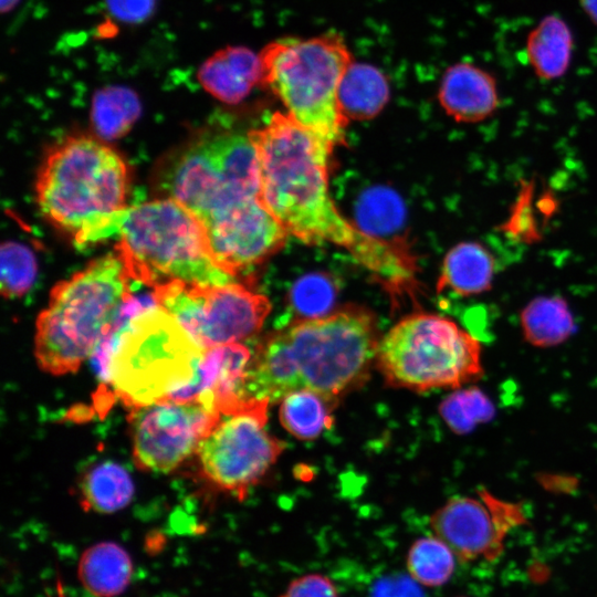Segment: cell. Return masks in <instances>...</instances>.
Returning a JSON list of instances; mask_svg holds the SVG:
<instances>
[{"mask_svg":"<svg viewBox=\"0 0 597 597\" xmlns=\"http://www.w3.org/2000/svg\"><path fill=\"white\" fill-rule=\"evenodd\" d=\"M248 136L258 157L261 200L287 233L345 248L390 285L410 280L412 265L404 253L350 224L335 207L327 185L331 144L280 112Z\"/></svg>","mask_w":597,"mask_h":597,"instance_id":"6da1fadb","label":"cell"},{"mask_svg":"<svg viewBox=\"0 0 597 597\" xmlns=\"http://www.w3.org/2000/svg\"><path fill=\"white\" fill-rule=\"evenodd\" d=\"M161 187L202 224L217 263L234 275L285 241L286 230L263 205L259 163L249 136H202L170 160Z\"/></svg>","mask_w":597,"mask_h":597,"instance_id":"7a4b0ae2","label":"cell"},{"mask_svg":"<svg viewBox=\"0 0 597 597\" xmlns=\"http://www.w3.org/2000/svg\"><path fill=\"white\" fill-rule=\"evenodd\" d=\"M378 343L374 318L363 310L294 321L258 344L242 395L273 402L310 389L337 404L368 378Z\"/></svg>","mask_w":597,"mask_h":597,"instance_id":"3957f363","label":"cell"},{"mask_svg":"<svg viewBox=\"0 0 597 597\" xmlns=\"http://www.w3.org/2000/svg\"><path fill=\"white\" fill-rule=\"evenodd\" d=\"M133 282L115 253L56 284L35 323L39 367L54 376L75 373L100 352L136 312L132 311Z\"/></svg>","mask_w":597,"mask_h":597,"instance_id":"277c9868","label":"cell"},{"mask_svg":"<svg viewBox=\"0 0 597 597\" xmlns=\"http://www.w3.org/2000/svg\"><path fill=\"white\" fill-rule=\"evenodd\" d=\"M128 170L101 140L71 136L46 155L35 191L42 214L77 244L115 235L127 209Z\"/></svg>","mask_w":597,"mask_h":597,"instance_id":"5b68a950","label":"cell"},{"mask_svg":"<svg viewBox=\"0 0 597 597\" xmlns=\"http://www.w3.org/2000/svg\"><path fill=\"white\" fill-rule=\"evenodd\" d=\"M100 352L105 354L104 380L132 409L172 398L195 384L206 349L156 305L132 314Z\"/></svg>","mask_w":597,"mask_h":597,"instance_id":"8992f818","label":"cell"},{"mask_svg":"<svg viewBox=\"0 0 597 597\" xmlns=\"http://www.w3.org/2000/svg\"><path fill=\"white\" fill-rule=\"evenodd\" d=\"M116 234V253L138 283L154 289L176 281L234 282L214 260L200 221L172 198L127 207Z\"/></svg>","mask_w":597,"mask_h":597,"instance_id":"52a82bcc","label":"cell"},{"mask_svg":"<svg viewBox=\"0 0 597 597\" xmlns=\"http://www.w3.org/2000/svg\"><path fill=\"white\" fill-rule=\"evenodd\" d=\"M259 55L261 85L270 88L301 125L333 147L342 143L347 119L337 92L353 62L343 38L336 33L284 38L266 44Z\"/></svg>","mask_w":597,"mask_h":597,"instance_id":"ba28073f","label":"cell"},{"mask_svg":"<svg viewBox=\"0 0 597 597\" xmlns=\"http://www.w3.org/2000/svg\"><path fill=\"white\" fill-rule=\"evenodd\" d=\"M375 363L389 386L415 391L458 389L483 376L479 339L426 313L398 322L379 341Z\"/></svg>","mask_w":597,"mask_h":597,"instance_id":"9c48e42d","label":"cell"},{"mask_svg":"<svg viewBox=\"0 0 597 597\" xmlns=\"http://www.w3.org/2000/svg\"><path fill=\"white\" fill-rule=\"evenodd\" d=\"M153 298L205 349L241 343L255 335L271 311L264 295L234 282H170L154 287Z\"/></svg>","mask_w":597,"mask_h":597,"instance_id":"30bf717a","label":"cell"},{"mask_svg":"<svg viewBox=\"0 0 597 597\" xmlns=\"http://www.w3.org/2000/svg\"><path fill=\"white\" fill-rule=\"evenodd\" d=\"M269 404L251 398L221 413L196 452L206 479L238 500L263 478L284 448L265 429Z\"/></svg>","mask_w":597,"mask_h":597,"instance_id":"8fae6325","label":"cell"},{"mask_svg":"<svg viewBox=\"0 0 597 597\" xmlns=\"http://www.w3.org/2000/svg\"><path fill=\"white\" fill-rule=\"evenodd\" d=\"M220 417L199 399L165 398L132 408L127 420L136 467L156 473L175 470L197 452Z\"/></svg>","mask_w":597,"mask_h":597,"instance_id":"7c38bea8","label":"cell"},{"mask_svg":"<svg viewBox=\"0 0 597 597\" xmlns=\"http://www.w3.org/2000/svg\"><path fill=\"white\" fill-rule=\"evenodd\" d=\"M524 522L519 503L501 500L486 489H479L478 498L450 499L430 519L436 536L462 562L494 561L503 552L507 533Z\"/></svg>","mask_w":597,"mask_h":597,"instance_id":"4fadbf2b","label":"cell"},{"mask_svg":"<svg viewBox=\"0 0 597 597\" xmlns=\"http://www.w3.org/2000/svg\"><path fill=\"white\" fill-rule=\"evenodd\" d=\"M438 100L444 112L461 123L489 118L500 102L493 75L469 62L454 63L444 71Z\"/></svg>","mask_w":597,"mask_h":597,"instance_id":"5bb4252c","label":"cell"},{"mask_svg":"<svg viewBox=\"0 0 597 597\" xmlns=\"http://www.w3.org/2000/svg\"><path fill=\"white\" fill-rule=\"evenodd\" d=\"M197 77L210 95L237 104L262 83L260 55L243 45H228L205 60Z\"/></svg>","mask_w":597,"mask_h":597,"instance_id":"9a60e30c","label":"cell"},{"mask_svg":"<svg viewBox=\"0 0 597 597\" xmlns=\"http://www.w3.org/2000/svg\"><path fill=\"white\" fill-rule=\"evenodd\" d=\"M495 268L492 253L483 244L461 242L444 256L438 292L449 290L461 296L484 293L492 287Z\"/></svg>","mask_w":597,"mask_h":597,"instance_id":"2e32d148","label":"cell"},{"mask_svg":"<svg viewBox=\"0 0 597 597\" xmlns=\"http://www.w3.org/2000/svg\"><path fill=\"white\" fill-rule=\"evenodd\" d=\"M574 38L566 21L556 14L544 17L530 32L526 57L541 80L562 77L570 64Z\"/></svg>","mask_w":597,"mask_h":597,"instance_id":"e0dca14e","label":"cell"},{"mask_svg":"<svg viewBox=\"0 0 597 597\" xmlns=\"http://www.w3.org/2000/svg\"><path fill=\"white\" fill-rule=\"evenodd\" d=\"M77 575L85 589L94 596L115 597L129 585L133 562L121 545L100 542L83 552Z\"/></svg>","mask_w":597,"mask_h":597,"instance_id":"ac0fdd59","label":"cell"},{"mask_svg":"<svg viewBox=\"0 0 597 597\" xmlns=\"http://www.w3.org/2000/svg\"><path fill=\"white\" fill-rule=\"evenodd\" d=\"M390 87L383 71L369 63L352 62L337 92L343 116L348 121L376 116L389 101Z\"/></svg>","mask_w":597,"mask_h":597,"instance_id":"d6986e66","label":"cell"},{"mask_svg":"<svg viewBox=\"0 0 597 597\" xmlns=\"http://www.w3.org/2000/svg\"><path fill=\"white\" fill-rule=\"evenodd\" d=\"M80 502L86 511L115 513L133 500L135 486L128 471L106 460L90 467L80 480Z\"/></svg>","mask_w":597,"mask_h":597,"instance_id":"ffe728a7","label":"cell"},{"mask_svg":"<svg viewBox=\"0 0 597 597\" xmlns=\"http://www.w3.org/2000/svg\"><path fill=\"white\" fill-rule=\"evenodd\" d=\"M524 339L532 346L549 348L566 342L575 332L573 313L558 295L537 296L521 311Z\"/></svg>","mask_w":597,"mask_h":597,"instance_id":"44dd1931","label":"cell"},{"mask_svg":"<svg viewBox=\"0 0 597 597\" xmlns=\"http://www.w3.org/2000/svg\"><path fill=\"white\" fill-rule=\"evenodd\" d=\"M142 113L138 95L129 87L113 85L95 92L91 107V123L103 139H115L126 134Z\"/></svg>","mask_w":597,"mask_h":597,"instance_id":"7402d4cb","label":"cell"},{"mask_svg":"<svg viewBox=\"0 0 597 597\" xmlns=\"http://www.w3.org/2000/svg\"><path fill=\"white\" fill-rule=\"evenodd\" d=\"M335 406V401L316 391L295 390L281 400L280 421L295 438L312 440L331 427L332 409Z\"/></svg>","mask_w":597,"mask_h":597,"instance_id":"603a6c76","label":"cell"},{"mask_svg":"<svg viewBox=\"0 0 597 597\" xmlns=\"http://www.w3.org/2000/svg\"><path fill=\"white\" fill-rule=\"evenodd\" d=\"M355 219L357 228L368 235L378 238L392 234L404 224V202L389 188H368L356 201Z\"/></svg>","mask_w":597,"mask_h":597,"instance_id":"cb8c5ba5","label":"cell"},{"mask_svg":"<svg viewBox=\"0 0 597 597\" xmlns=\"http://www.w3.org/2000/svg\"><path fill=\"white\" fill-rule=\"evenodd\" d=\"M455 555L439 537L415 541L407 554L408 574L420 585L442 586L454 572Z\"/></svg>","mask_w":597,"mask_h":597,"instance_id":"d4e9b609","label":"cell"},{"mask_svg":"<svg viewBox=\"0 0 597 597\" xmlns=\"http://www.w3.org/2000/svg\"><path fill=\"white\" fill-rule=\"evenodd\" d=\"M442 420L455 434H467L495 415L492 400L475 386L461 387L447 396L439 406Z\"/></svg>","mask_w":597,"mask_h":597,"instance_id":"484cf974","label":"cell"},{"mask_svg":"<svg viewBox=\"0 0 597 597\" xmlns=\"http://www.w3.org/2000/svg\"><path fill=\"white\" fill-rule=\"evenodd\" d=\"M335 297L336 290L326 276L307 274L291 290V310L297 317L296 321L324 317L333 308Z\"/></svg>","mask_w":597,"mask_h":597,"instance_id":"4316f807","label":"cell"},{"mask_svg":"<svg viewBox=\"0 0 597 597\" xmlns=\"http://www.w3.org/2000/svg\"><path fill=\"white\" fill-rule=\"evenodd\" d=\"M36 276L33 252L22 243L8 241L1 247V292L6 297L27 293Z\"/></svg>","mask_w":597,"mask_h":597,"instance_id":"83f0119b","label":"cell"},{"mask_svg":"<svg viewBox=\"0 0 597 597\" xmlns=\"http://www.w3.org/2000/svg\"><path fill=\"white\" fill-rule=\"evenodd\" d=\"M279 597H338V591L331 578L312 573L293 579Z\"/></svg>","mask_w":597,"mask_h":597,"instance_id":"f1b7e54d","label":"cell"},{"mask_svg":"<svg viewBox=\"0 0 597 597\" xmlns=\"http://www.w3.org/2000/svg\"><path fill=\"white\" fill-rule=\"evenodd\" d=\"M109 13L121 22L139 24L156 10L157 0H104Z\"/></svg>","mask_w":597,"mask_h":597,"instance_id":"f546056e","label":"cell"},{"mask_svg":"<svg viewBox=\"0 0 597 597\" xmlns=\"http://www.w3.org/2000/svg\"><path fill=\"white\" fill-rule=\"evenodd\" d=\"M371 597H425L418 583L409 575H389L379 579Z\"/></svg>","mask_w":597,"mask_h":597,"instance_id":"4dcf8cb0","label":"cell"},{"mask_svg":"<svg viewBox=\"0 0 597 597\" xmlns=\"http://www.w3.org/2000/svg\"><path fill=\"white\" fill-rule=\"evenodd\" d=\"M583 11L597 25V0H579Z\"/></svg>","mask_w":597,"mask_h":597,"instance_id":"1f68e13d","label":"cell"},{"mask_svg":"<svg viewBox=\"0 0 597 597\" xmlns=\"http://www.w3.org/2000/svg\"><path fill=\"white\" fill-rule=\"evenodd\" d=\"M21 0H1L0 9L2 13L11 12Z\"/></svg>","mask_w":597,"mask_h":597,"instance_id":"d6a6232c","label":"cell"},{"mask_svg":"<svg viewBox=\"0 0 597 597\" xmlns=\"http://www.w3.org/2000/svg\"><path fill=\"white\" fill-rule=\"evenodd\" d=\"M56 597H66L61 580H59L56 584Z\"/></svg>","mask_w":597,"mask_h":597,"instance_id":"836d02e7","label":"cell"}]
</instances>
